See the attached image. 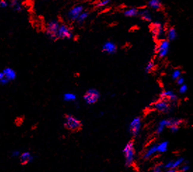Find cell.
Segmentation results:
<instances>
[{
    "mask_svg": "<svg viewBox=\"0 0 193 172\" xmlns=\"http://www.w3.org/2000/svg\"><path fill=\"white\" fill-rule=\"evenodd\" d=\"M110 3V0H101L96 4V7L98 8H103L107 7Z\"/></svg>",
    "mask_w": 193,
    "mask_h": 172,
    "instance_id": "27",
    "label": "cell"
},
{
    "mask_svg": "<svg viewBox=\"0 0 193 172\" xmlns=\"http://www.w3.org/2000/svg\"><path fill=\"white\" fill-rule=\"evenodd\" d=\"M31 155L29 152H23L22 155H21L20 157V161L21 163L23 165H27V164L29 163L30 161L31 160Z\"/></svg>",
    "mask_w": 193,
    "mask_h": 172,
    "instance_id": "21",
    "label": "cell"
},
{
    "mask_svg": "<svg viewBox=\"0 0 193 172\" xmlns=\"http://www.w3.org/2000/svg\"><path fill=\"white\" fill-rule=\"evenodd\" d=\"M170 49V42L168 40L163 39L160 41L157 48V54L158 57L160 58H165L168 55Z\"/></svg>",
    "mask_w": 193,
    "mask_h": 172,
    "instance_id": "6",
    "label": "cell"
},
{
    "mask_svg": "<svg viewBox=\"0 0 193 172\" xmlns=\"http://www.w3.org/2000/svg\"><path fill=\"white\" fill-rule=\"evenodd\" d=\"M73 33L71 28L66 24H60L58 32V39H70L73 38Z\"/></svg>",
    "mask_w": 193,
    "mask_h": 172,
    "instance_id": "10",
    "label": "cell"
},
{
    "mask_svg": "<svg viewBox=\"0 0 193 172\" xmlns=\"http://www.w3.org/2000/svg\"><path fill=\"white\" fill-rule=\"evenodd\" d=\"M164 172H177L176 169H173V168H171V169H166Z\"/></svg>",
    "mask_w": 193,
    "mask_h": 172,
    "instance_id": "35",
    "label": "cell"
},
{
    "mask_svg": "<svg viewBox=\"0 0 193 172\" xmlns=\"http://www.w3.org/2000/svg\"><path fill=\"white\" fill-rule=\"evenodd\" d=\"M89 12L84 11L83 12L79 15V16L78 17L77 22L78 23H83L84 22H85V21L87 20V18H89Z\"/></svg>",
    "mask_w": 193,
    "mask_h": 172,
    "instance_id": "24",
    "label": "cell"
},
{
    "mask_svg": "<svg viewBox=\"0 0 193 172\" xmlns=\"http://www.w3.org/2000/svg\"><path fill=\"white\" fill-rule=\"evenodd\" d=\"M158 153L157 149V145H152L145 150L143 155V158L144 160H148L153 157L156 154Z\"/></svg>",
    "mask_w": 193,
    "mask_h": 172,
    "instance_id": "14",
    "label": "cell"
},
{
    "mask_svg": "<svg viewBox=\"0 0 193 172\" xmlns=\"http://www.w3.org/2000/svg\"><path fill=\"white\" fill-rule=\"evenodd\" d=\"M3 72L4 75V77L8 81H11V80L15 79V77H16V72L11 68H5Z\"/></svg>",
    "mask_w": 193,
    "mask_h": 172,
    "instance_id": "16",
    "label": "cell"
},
{
    "mask_svg": "<svg viewBox=\"0 0 193 172\" xmlns=\"http://www.w3.org/2000/svg\"><path fill=\"white\" fill-rule=\"evenodd\" d=\"M171 168L173 169H177V168H180L181 166L184 163V158L183 157H178L177 159L174 160H171Z\"/></svg>",
    "mask_w": 193,
    "mask_h": 172,
    "instance_id": "23",
    "label": "cell"
},
{
    "mask_svg": "<svg viewBox=\"0 0 193 172\" xmlns=\"http://www.w3.org/2000/svg\"><path fill=\"white\" fill-rule=\"evenodd\" d=\"M160 97L161 99H164L170 102H175L178 100V96L173 91L171 90H166L161 93Z\"/></svg>",
    "mask_w": 193,
    "mask_h": 172,
    "instance_id": "13",
    "label": "cell"
},
{
    "mask_svg": "<svg viewBox=\"0 0 193 172\" xmlns=\"http://www.w3.org/2000/svg\"><path fill=\"white\" fill-rule=\"evenodd\" d=\"M176 82H177V84H178V85L179 86H181V85H183V84H185V79H184V77L181 76V77H179L178 79H176Z\"/></svg>",
    "mask_w": 193,
    "mask_h": 172,
    "instance_id": "34",
    "label": "cell"
},
{
    "mask_svg": "<svg viewBox=\"0 0 193 172\" xmlns=\"http://www.w3.org/2000/svg\"><path fill=\"white\" fill-rule=\"evenodd\" d=\"M60 25L59 21L57 20H51L47 23L46 27V34L51 40L58 39V29Z\"/></svg>",
    "mask_w": 193,
    "mask_h": 172,
    "instance_id": "4",
    "label": "cell"
},
{
    "mask_svg": "<svg viewBox=\"0 0 193 172\" xmlns=\"http://www.w3.org/2000/svg\"><path fill=\"white\" fill-rule=\"evenodd\" d=\"M4 72H0V81L1 80H2L3 79H4Z\"/></svg>",
    "mask_w": 193,
    "mask_h": 172,
    "instance_id": "36",
    "label": "cell"
},
{
    "mask_svg": "<svg viewBox=\"0 0 193 172\" xmlns=\"http://www.w3.org/2000/svg\"><path fill=\"white\" fill-rule=\"evenodd\" d=\"M148 5L153 10H159L161 7V0H148Z\"/></svg>",
    "mask_w": 193,
    "mask_h": 172,
    "instance_id": "17",
    "label": "cell"
},
{
    "mask_svg": "<svg viewBox=\"0 0 193 172\" xmlns=\"http://www.w3.org/2000/svg\"><path fill=\"white\" fill-rule=\"evenodd\" d=\"M153 107L158 112L162 113H168L170 111V105L169 101L164 100V99H160V100L156 101L153 104Z\"/></svg>",
    "mask_w": 193,
    "mask_h": 172,
    "instance_id": "11",
    "label": "cell"
},
{
    "mask_svg": "<svg viewBox=\"0 0 193 172\" xmlns=\"http://www.w3.org/2000/svg\"><path fill=\"white\" fill-rule=\"evenodd\" d=\"M9 6V2L7 0H0V8L1 9H5Z\"/></svg>",
    "mask_w": 193,
    "mask_h": 172,
    "instance_id": "31",
    "label": "cell"
},
{
    "mask_svg": "<svg viewBox=\"0 0 193 172\" xmlns=\"http://www.w3.org/2000/svg\"><path fill=\"white\" fill-rule=\"evenodd\" d=\"M138 12H139V10H138V9H136V8L131 7L126 9V10L124 11V15H125L126 17H128V18L136 17L137 16V15H138Z\"/></svg>",
    "mask_w": 193,
    "mask_h": 172,
    "instance_id": "20",
    "label": "cell"
},
{
    "mask_svg": "<svg viewBox=\"0 0 193 172\" xmlns=\"http://www.w3.org/2000/svg\"><path fill=\"white\" fill-rule=\"evenodd\" d=\"M180 169L181 172H188L189 170H190V166L187 165V164L183 163V165L181 166Z\"/></svg>",
    "mask_w": 193,
    "mask_h": 172,
    "instance_id": "30",
    "label": "cell"
},
{
    "mask_svg": "<svg viewBox=\"0 0 193 172\" xmlns=\"http://www.w3.org/2000/svg\"><path fill=\"white\" fill-rule=\"evenodd\" d=\"M151 31L154 36L158 40H163L164 37L166 32L164 27L160 22H155L152 25Z\"/></svg>",
    "mask_w": 193,
    "mask_h": 172,
    "instance_id": "9",
    "label": "cell"
},
{
    "mask_svg": "<svg viewBox=\"0 0 193 172\" xmlns=\"http://www.w3.org/2000/svg\"><path fill=\"white\" fill-rule=\"evenodd\" d=\"M76 96L75 94L71 93H67L65 94H64V100L67 101H71L75 100Z\"/></svg>",
    "mask_w": 193,
    "mask_h": 172,
    "instance_id": "28",
    "label": "cell"
},
{
    "mask_svg": "<svg viewBox=\"0 0 193 172\" xmlns=\"http://www.w3.org/2000/svg\"><path fill=\"white\" fill-rule=\"evenodd\" d=\"M179 128H180V126H177V125H173V126H170V127H169V130H170L172 133H176L178 132Z\"/></svg>",
    "mask_w": 193,
    "mask_h": 172,
    "instance_id": "32",
    "label": "cell"
},
{
    "mask_svg": "<svg viewBox=\"0 0 193 172\" xmlns=\"http://www.w3.org/2000/svg\"><path fill=\"white\" fill-rule=\"evenodd\" d=\"M102 50L108 54H114L117 51V46L112 41H107L103 44Z\"/></svg>",
    "mask_w": 193,
    "mask_h": 172,
    "instance_id": "12",
    "label": "cell"
},
{
    "mask_svg": "<svg viewBox=\"0 0 193 172\" xmlns=\"http://www.w3.org/2000/svg\"><path fill=\"white\" fill-rule=\"evenodd\" d=\"M169 148V142L168 141H161L157 145V149L158 153H164L168 150Z\"/></svg>",
    "mask_w": 193,
    "mask_h": 172,
    "instance_id": "19",
    "label": "cell"
},
{
    "mask_svg": "<svg viewBox=\"0 0 193 172\" xmlns=\"http://www.w3.org/2000/svg\"><path fill=\"white\" fill-rule=\"evenodd\" d=\"M142 129V120L139 117H136L128 124V131L133 136H137Z\"/></svg>",
    "mask_w": 193,
    "mask_h": 172,
    "instance_id": "5",
    "label": "cell"
},
{
    "mask_svg": "<svg viewBox=\"0 0 193 172\" xmlns=\"http://www.w3.org/2000/svg\"><path fill=\"white\" fill-rule=\"evenodd\" d=\"M46 1H49V0H46Z\"/></svg>",
    "mask_w": 193,
    "mask_h": 172,
    "instance_id": "37",
    "label": "cell"
},
{
    "mask_svg": "<svg viewBox=\"0 0 193 172\" xmlns=\"http://www.w3.org/2000/svg\"><path fill=\"white\" fill-rule=\"evenodd\" d=\"M167 40H168L169 42L175 40L177 37V32L176 30H175V29L173 28H169L168 31L167 32Z\"/></svg>",
    "mask_w": 193,
    "mask_h": 172,
    "instance_id": "22",
    "label": "cell"
},
{
    "mask_svg": "<svg viewBox=\"0 0 193 172\" xmlns=\"http://www.w3.org/2000/svg\"><path fill=\"white\" fill-rule=\"evenodd\" d=\"M187 91H188V86L186 84H183L179 87V92L181 93H186Z\"/></svg>",
    "mask_w": 193,
    "mask_h": 172,
    "instance_id": "29",
    "label": "cell"
},
{
    "mask_svg": "<svg viewBox=\"0 0 193 172\" xmlns=\"http://www.w3.org/2000/svg\"><path fill=\"white\" fill-rule=\"evenodd\" d=\"M63 125L66 129L73 133L79 132L82 128V124L81 121L72 115H65Z\"/></svg>",
    "mask_w": 193,
    "mask_h": 172,
    "instance_id": "1",
    "label": "cell"
},
{
    "mask_svg": "<svg viewBox=\"0 0 193 172\" xmlns=\"http://www.w3.org/2000/svg\"><path fill=\"white\" fill-rule=\"evenodd\" d=\"M163 169L164 167L162 165H157L154 168L153 172H164Z\"/></svg>",
    "mask_w": 193,
    "mask_h": 172,
    "instance_id": "33",
    "label": "cell"
},
{
    "mask_svg": "<svg viewBox=\"0 0 193 172\" xmlns=\"http://www.w3.org/2000/svg\"><path fill=\"white\" fill-rule=\"evenodd\" d=\"M181 76H182V72H181V70L178 69L174 70L172 72V73H171V77H172V79L174 80H176L177 79H178V78L181 77Z\"/></svg>",
    "mask_w": 193,
    "mask_h": 172,
    "instance_id": "26",
    "label": "cell"
},
{
    "mask_svg": "<svg viewBox=\"0 0 193 172\" xmlns=\"http://www.w3.org/2000/svg\"><path fill=\"white\" fill-rule=\"evenodd\" d=\"M155 67V62H154L153 60H150V61H149L147 64H146L145 67V71L147 72V73H149V72L153 71Z\"/></svg>",
    "mask_w": 193,
    "mask_h": 172,
    "instance_id": "25",
    "label": "cell"
},
{
    "mask_svg": "<svg viewBox=\"0 0 193 172\" xmlns=\"http://www.w3.org/2000/svg\"><path fill=\"white\" fill-rule=\"evenodd\" d=\"M10 4L14 11L18 12L23 11L22 0H10Z\"/></svg>",
    "mask_w": 193,
    "mask_h": 172,
    "instance_id": "18",
    "label": "cell"
},
{
    "mask_svg": "<svg viewBox=\"0 0 193 172\" xmlns=\"http://www.w3.org/2000/svg\"><path fill=\"white\" fill-rule=\"evenodd\" d=\"M100 98V93L95 89H89L84 96V99L87 104L93 105L98 102Z\"/></svg>",
    "mask_w": 193,
    "mask_h": 172,
    "instance_id": "7",
    "label": "cell"
},
{
    "mask_svg": "<svg viewBox=\"0 0 193 172\" xmlns=\"http://www.w3.org/2000/svg\"><path fill=\"white\" fill-rule=\"evenodd\" d=\"M183 123L182 120L178 118H169V119H164L161 120L159 124L157 125V129H156V133L157 134H161L164 132V130L166 128H169L173 125H177L180 126L181 124Z\"/></svg>",
    "mask_w": 193,
    "mask_h": 172,
    "instance_id": "3",
    "label": "cell"
},
{
    "mask_svg": "<svg viewBox=\"0 0 193 172\" xmlns=\"http://www.w3.org/2000/svg\"><path fill=\"white\" fill-rule=\"evenodd\" d=\"M84 11V7L81 5H76L70 9L67 13V18L69 21H77L78 17Z\"/></svg>",
    "mask_w": 193,
    "mask_h": 172,
    "instance_id": "8",
    "label": "cell"
},
{
    "mask_svg": "<svg viewBox=\"0 0 193 172\" xmlns=\"http://www.w3.org/2000/svg\"><path fill=\"white\" fill-rule=\"evenodd\" d=\"M138 15L143 19V21H147V22H150L153 20V15L149 9H143L141 10H139L138 12Z\"/></svg>",
    "mask_w": 193,
    "mask_h": 172,
    "instance_id": "15",
    "label": "cell"
},
{
    "mask_svg": "<svg viewBox=\"0 0 193 172\" xmlns=\"http://www.w3.org/2000/svg\"><path fill=\"white\" fill-rule=\"evenodd\" d=\"M125 165L126 167H131L133 165L135 160V147L133 141H129L125 145L123 149Z\"/></svg>",
    "mask_w": 193,
    "mask_h": 172,
    "instance_id": "2",
    "label": "cell"
}]
</instances>
